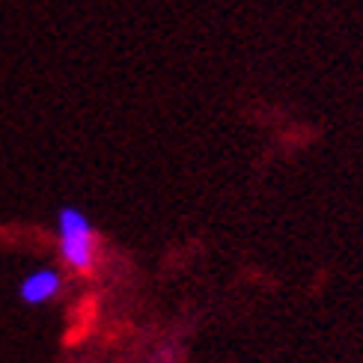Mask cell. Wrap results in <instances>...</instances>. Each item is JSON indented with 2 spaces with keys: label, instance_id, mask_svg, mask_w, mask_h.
<instances>
[{
  "label": "cell",
  "instance_id": "obj_1",
  "mask_svg": "<svg viewBox=\"0 0 363 363\" xmlns=\"http://www.w3.org/2000/svg\"><path fill=\"white\" fill-rule=\"evenodd\" d=\"M57 235H60V259H63V265L81 277L93 274L99 265V235L81 208L74 206L60 208Z\"/></svg>",
  "mask_w": 363,
  "mask_h": 363
},
{
  "label": "cell",
  "instance_id": "obj_2",
  "mask_svg": "<svg viewBox=\"0 0 363 363\" xmlns=\"http://www.w3.org/2000/svg\"><path fill=\"white\" fill-rule=\"evenodd\" d=\"M63 289V274L57 268H36L21 280L18 286V298L30 307H39V304H48L54 301Z\"/></svg>",
  "mask_w": 363,
  "mask_h": 363
}]
</instances>
